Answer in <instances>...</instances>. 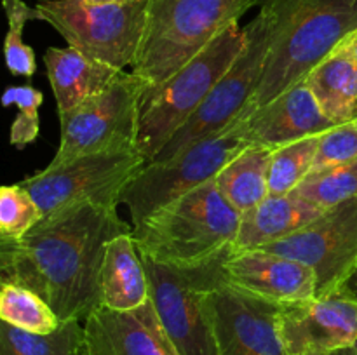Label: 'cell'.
I'll return each mask as SVG.
<instances>
[{
	"mask_svg": "<svg viewBox=\"0 0 357 355\" xmlns=\"http://www.w3.org/2000/svg\"><path fill=\"white\" fill-rule=\"evenodd\" d=\"M132 232L117 207L75 204L44 216L16 242H0V284L40 294L61 324L101 308V268L112 239Z\"/></svg>",
	"mask_w": 357,
	"mask_h": 355,
	"instance_id": "cell-1",
	"label": "cell"
},
{
	"mask_svg": "<svg viewBox=\"0 0 357 355\" xmlns=\"http://www.w3.org/2000/svg\"><path fill=\"white\" fill-rule=\"evenodd\" d=\"M260 3L272 7L278 31L260 87L241 118L303 82L321 59L357 31V0H260Z\"/></svg>",
	"mask_w": 357,
	"mask_h": 355,
	"instance_id": "cell-2",
	"label": "cell"
},
{
	"mask_svg": "<svg viewBox=\"0 0 357 355\" xmlns=\"http://www.w3.org/2000/svg\"><path fill=\"white\" fill-rule=\"evenodd\" d=\"M295 194L324 209L357 198V159L310 173Z\"/></svg>",
	"mask_w": 357,
	"mask_h": 355,
	"instance_id": "cell-26",
	"label": "cell"
},
{
	"mask_svg": "<svg viewBox=\"0 0 357 355\" xmlns=\"http://www.w3.org/2000/svg\"><path fill=\"white\" fill-rule=\"evenodd\" d=\"M145 164L136 148L89 153L58 166L49 164L21 184L33 195L44 216L75 204L119 207L124 190Z\"/></svg>",
	"mask_w": 357,
	"mask_h": 355,
	"instance_id": "cell-10",
	"label": "cell"
},
{
	"mask_svg": "<svg viewBox=\"0 0 357 355\" xmlns=\"http://www.w3.org/2000/svg\"><path fill=\"white\" fill-rule=\"evenodd\" d=\"M239 122L243 138L251 146L272 150L309 136L324 134L337 125L321 111L305 82L289 87Z\"/></svg>",
	"mask_w": 357,
	"mask_h": 355,
	"instance_id": "cell-16",
	"label": "cell"
},
{
	"mask_svg": "<svg viewBox=\"0 0 357 355\" xmlns=\"http://www.w3.org/2000/svg\"><path fill=\"white\" fill-rule=\"evenodd\" d=\"M345 289H347V291L351 292V294L357 299V267H356L354 274H352V277L349 278V282H347V285H345Z\"/></svg>",
	"mask_w": 357,
	"mask_h": 355,
	"instance_id": "cell-31",
	"label": "cell"
},
{
	"mask_svg": "<svg viewBox=\"0 0 357 355\" xmlns=\"http://www.w3.org/2000/svg\"><path fill=\"white\" fill-rule=\"evenodd\" d=\"M352 348H354V352L357 354V341H356V345H354V347H352Z\"/></svg>",
	"mask_w": 357,
	"mask_h": 355,
	"instance_id": "cell-35",
	"label": "cell"
},
{
	"mask_svg": "<svg viewBox=\"0 0 357 355\" xmlns=\"http://www.w3.org/2000/svg\"><path fill=\"white\" fill-rule=\"evenodd\" d=\"M251 146L236 120L222 132L199 139L181 153L164 162H146L122 194L121 204L128 205L132 228L150 214L171 204L181 195L215 180L220 171Z\"/></svg>",
	"mask_w": 357,
	"mask_h": 355,
	"instance_id": "cell-9",
	"label": "cell"
},
{
	"mask_svg": "<svg viewBox=\"0 0 357 355\" xmlns=\"http://www.w3.org/2000/svg\"><path fill=\"white\" fill-rule=\"evenodd\" d=\"M49 84L56 100L58 117L70 113L103 93L126 70L89 58L75 47H49L44 54Z\"/></svg>",
	"mask_w": 357,
	"mask_h": 355,
	"instance_id": "cell-18",
	"label": "cell"
},
{
	"mask_svg": "<svg viewBox=\"0 0 357 355\" xmlns=\"http://www.w3.org/2000/svg\"><path fill=\"white\" fill-rule=\"evenodd\" d=\"M260 10L248 24L246 45L234 65L227 70L215 89L195 111L194 117L173 136L162 152L152 162H164L183 152L199 139L222 132L243 117L257 94L267 68L268 54L278 31V17L267 3H260Z\"/></svg>",
	"mask_w": 357,
	"mask_h": 355,
	"instance_id": "cell-6",
	"label": "cell"
},
{
	"mask_svg": "<svg viewBox=\"0 0 357 355\" xmlns=\"http://www.w3.org/2000/svg\"><path fill=\"white\" fill-rule=\"evenodd\" d=\"M216 355H286L279 336L281 306L264 301L220 281L209 291Z\"/></svg>",
	"mask_w": 357,
	"mask_h": 355,
	"instance_id": "cell-13",
	"label": "cell"
},
{
	"mask_svg": "<svg viewBox=\"0 0 357 355\" xmlns=\"http://www.w3.org/2000/svg\"><path fill=\"white\" fill-rule=\"evenodd\" d=\"M84 2L91 3V6H110V3H121L126 0H84Z\"/></svg>",
	"mask_w": 357,
	"mask_h": 355,
	"instance_id": "cell-32",
	"label": "cell"
},
{
	"mask_svg": "<svg viewBox=\"0 0 357 355\" xmlns=\"http://www.w3.org/2000/svg\"><path fill=\"white\" fill-rule=\"evenodd\" d=\"M150 301V285L145 263L132 232L108 242L101 268V306L115 312H129Z\"/></svg>",
	"mask_w": 357,
	"mask_h": 355,
	"instance_id": "cell-21",
	"label": "cell"
},
{
	"mask_svg": "<svg viewBox=\"0 0 357 355\" xmlns=\"http://www.w3.org/2000/svg\"><path fill=\"white\" fill-rule=\"evenodd\" d=\"M321 111L335 124L357 118V56L351 35L303 79Z\"/></svg>",
	"mask_w": 357,
	"mask_h": 355,
	"instance_id": "cell-20",
	"label": "cell"
},
{
	"mask_svg": "<svg viewBox=\"0 0 357 355\" xmlns=\"http://www.w3.org/2000/svg\"><path fill=\"white\" fill-rule=\"evenodd\" d=\"M331 355H357L354 352V348H344V350H338V352H333Z\"/></svg>",
	"mask_w": 357,
	"mask_h": 355,
	"instance_id": "cell-33",
	"label": "cell"
},
{
	"mask_svg": "<svg viewBox=\"0 0 357 355\" xmlns=\"http://www.w3.org/2000/svg\"><path fill=\"white\" fill-rule=\"evenodd\" d=\"M261 249L309 267L319 298L342 291L357 267V198L328 209L293 235Z\"/></svg>",
	"mask_w": 357,
	"mask_h": 355,
	"instance_id": "cell-12",
	"label": "cell"
},
{
	"mask_svg": "<svg viewBox=\"0 0 357 355\" xmlns=\"http://www.w3.org/2000/svg\"><path fill=\"white\" fill-rule=\"evenodd\" d=\"M146 82L122 72L112 86L59 117L61 139L51 166L77 157L136 148L139 97Z\"/></svg>",
	"mask_w": 357,
	"mask_h": 355,
	"instance_id": "cell-11",
	"label": "cell"
},
{
	"mask_svg": "<svg viewBox=\"0 0 357 355\" xmlns=\"http://www.w3.org/2000/svg\"><path fill=\"white\" fill-rule=\"evenodd\" d=\"M2 103L3 106L17 108L9 131L10 145L20 150L31 145L40 131L38 108L44 103V94L31 86H10L3 90Z\"/></svg>",
	"mask_w": 357,
	"mask_h": 355,
	"instance_id": "cell-29",
	"label": "cell"
},
{
	"mask_svg": "<svg viewBox=\"0 0 357 355\" xmlns=\"http://www.w3.org/2000/svg\"><path fill=\"white\" fill-rule=\"evenodd\" d=\"M241 212L215 180L181 195L132 228L142 256L155 263L194 267L227 256L236 246Z\"/></svg>",
	"mask_w": 357,
	"mask_h": 355,
	"instance_id": "cell-3",
	"label": "cell"
},
{
	"mask_svg": "<svg viewBox=\"0 0 357 355\" xmlns=\"http://www.w3.org/2000/svg\"><path fill=\"white\" fill-rule=\"evenodd\" d=\"M0 320L38 334L52 333L61 326V320L40 294L7 282L0 284Z\"/></svg>",
	"mask_w": 357,
	"mask_h": 355,
	"instance_id": "cell-24",
	"label": "cell"
},
{
	"mask_svg": "<svg viewBox=\"0 0 357 355\" xmlns=\"http://www.w3.org/2000/svg\"><path fill=\"white\" fill-rule=\"evenodd\" d=\"M319 141L321 134L309 136L272 152L268 171V190L272 195L291 194L312 173Z\"/></svg>",
	"mask_w": 357,
	"mask_h": 355,
	"instance_id": "cell-25",
	"label": "cell"
},
{
	"mask_svg": "<svg viewBox=\"0 0 357 355\" xmlns=\"http://www.w3.org/2000/svg\"><path fill=\"white\" fill-rule=\"evenodd\" d=\"M257 6L260 0H149L131 72L149 86L162 82Z\"/></svg>",
	"mask_w": 357,
	"mask_h": 355,
	"instance_id": "cell-5",
	"label": "cell"
},
{
	"mask_svg": "<svg viewBox=\"0 0 357 355\" xmlns=\"http://www.w3.org/2000/svg\"><path fill=\"white\" fill-rule=\"evenodd\" d=\"M357 159V122L337 124L321 134L312 173Z\"/></svg>",
	"mask_w": 357,
	"mask_h": 355,
	"instance_id": "cell-30",
	"label": "cell"
},
{
	"mask_svg": "<svg viewBox=\"0 0 357 355\" xmlns=\"http://www.w3.org/2000/svg\"><path fill=\"white\" fill-rule=\"evenodd\" d=\"M317 355H324V354H317Z\"/></svg>",
	"mask_w": 357,
	"mask_h": 355,
	"instance_id": "cell-36",
	"label": "cell"
},
{
	"mask_svg": "<svg viewBox=\"0 0 357 355\" xmlns=\"http://www.w3.org/2000/svg\"><path fill=\"white\" fill-rule=\"evenodd\" d=\"M142 258L149 275L150 303L174 352L178 355H216L208 296L223 278L225 256L194 267Z\"/></svg>",
	"mask_w": 357,
	"mask_h": 355,
	"instance_id": "cell-7",
	"label": "cell"
},
{
	"mask_svg": "<svg viewBox=\"0 0 357 355\" xmlns=\"http://www.w3.org/2000/svg\"><path fill=\"white\" fill-rule=\"evenodd\" d=\"M328 209L305 200L295 191L268 195L251 211L241 214V226L234 249H261L302 230Z\"/></svg>",
	"mask_w": 357,
	"mask_h": 355,
	"instance_id": "cell-19",
	"label": "cell"
},
{
	"mask_svg": "<svg viewBox=\"0 0 357 355\" xmlns=\"http://www.w3.org/2000/svg\"><path fill=\"white\" fill-rule=\"evenodd\" d=\"M149 0L91 6L84 0H38L40 21L51 24L70 47L117 70L132 66L142 45Z\"/></svg>",
	"mask_w": 357,
	"mask_h": 355,
	"instance_id": "cell-8",
	"label": "cell"
},
{
	"mask_svg": "<svg viewBox=\"0 0 357 355\" xmlns=\"http://www.w3.org/2000/svg\"><path fill=\"white\" fill-rule=\"evenodd\" d=\"M351 45L352 49H354V54L357 56V31H354V33L351 35Z\"/></svg>",
	"mask_w": 357,
	"mask_h": 355,
	"instance_id": "cell-34",
	"label": "cell"
},
{
	"mask_svg": "<svg viewBox=\"0 0 357 355\" xmlns=\"http://www.w3.org/2000/svg\"><path fill=\"white\" fill-rule=\"evenodd\" d=\"M7 14L9 30L3 44L6 65L13 75L31 77L37 72V59L33 49L23 42V30L28 21L40 19L35 7H28L23 0H2Z\"/></svg>",
	"mask_w": 357,
	"mask_h": 355,
	"instance_id": "cell-28",
	"label": "cell"
},
{
	"mask_svg": "<svg viewBox=\"0 0 357 355\" xmlns=\"http://www.w3.org/2000/svg\"><path fill=\"white\" fill-rule=\"evenodd\" d=\"M272 152L274 150L265 146H248L215 178L218 190L241 214L251 211L271 195L268 171Z\"/></svg>",
	"mask_w": 357,
	"mask_h": 355,
	"instance_id": "cell-22",
	"label": "cell"
},
{
	"mask_svg": "<svg viewBox=\"0 0 357 355\" xmlns=\"http://www.w3.org/2000/svg\"><path fill=\"white\" fill-rule=\"evenodd\" d=\"M279 336L286 355H331L357 341V299L347 289L289 303L279 310Z\"/></svg>",
	"mask_w": 357,
	"mask_h": 355,
	"instance_id": "cell-14",
	"label": "cell"
},
{
	"mask_svg": "<svg viewBox=\"0 0 357 355\" xmlns=\"http://www.w3.org/2000/svg\"><path fill=\"white\" fill-rule=\"evenodd\" d=\"M223 281L264 301L284 306L316 298V275L300 261L265 249H234L222 261Z\"/></svg>",
	"mask_w": 357,
	"mask_h": 355,
	"instance_id": "cell-15",
	"label": "cell"
},
{
	"mask_svg": "<svg viewBox=\"0 0 357 355\" xmlns=\"http://www.w3.org/2000/svg\"><path fill=\"white\" fill-rule=\"evenodd\" d=\"M86 327L70 320L47 334L17 329L0 320V355H84Z\"/></svg>",
	"mask_w": 357,
	"mask_h": 355,
	"instance_id": "cell-23",
	"label": "cell"
},
{
	"mask_svg": "<svg viewBox=\"0 0 357 355\" xmlns=\"http://www.w3.org/2000/svg\"><path fill=\"white\" fill-rule=\"evenodd\" d=\"M246 45V30L234 23L194 59L139 97L136 150L152 162L202 106Z\"/></svg>",
	"mask_w": 357,
	"mask_h": 355,
	"instance_id": "cell-4",
	"label": "cell"
},
{
	"mask_svg": "<svg viewBox=\"0 0 357 355\" xmlns=\"http://www.w3.org/2000/svg\"><path fill=\"white\" fill-rule=\"evenodd\" d=\"M84 355H178L150 301L129 312L101 306L84 320Z\"/></svg>",
	"mask_w": 357,
	"mask_h": 355,
	"instance_id": "cell-17",
	"label": "cell"
},
{
	"mask_svg": "<svg viewBox=\"0 0 357 355\" xmlns=\"http://www.w3.org/2000/svg\"><path fill=\"white\" fill-rule=\"evenodd\" d=\"M356 122H357V118H356Z\"/></svg>",
	"mask_w": 357,
	"mask_h": 355,
	"instance_id": "cell-37",
	"label": "cell"
},
{
	"mask_svg": "<svg viewBox=\"0 0 357 355\" xmlns=\"http://www.w3.org/2000/svg\"><path fill=\"white\" fill-rule=\"evenodd\" d=\"M40 207L21 183L0 188V242H16L42 221Z\"/></svg>",
	"mask_w": 357,
	"mask_h": 355,
	"instance_id": "cell-27",
	"label": "cell"
}]
</instances>
